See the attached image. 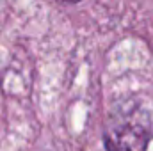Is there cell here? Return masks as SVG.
Returning a JSON list of instances; mask_svg holds the SVG:
<instances>
[{
  "label": "cell",
  "instance_id": "1",
  "mask_svg": "<svg viewBox=\"0 0 153 151\" xmlns=\"http://www.w3.org/2000/svg\"><path fill=\"white\" fill-rule=\"evenodd\" d=\"M150 135L148 112L137 105H121L109 115L103 141L107 151H146Z\"/></svg>",
  "mask_w": 153,
  "mask_h": 151
},
{
  "label": "cell",
  "instance_id": "2",
  "mask_svg": "<svg viewBox=\"0 0 153 151\" xmlns=\"http://www.w3.org/2000/svg\"><path fill=\"white\" fill-rule=\"evenodd\" d=\"M64 2H70V4H75V2H78V0H64Z\"/></svg>",
  "mask_w": 153,
  "mask_h": 151
}]
</instances>
